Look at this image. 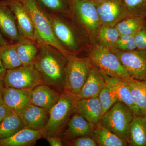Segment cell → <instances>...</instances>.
Wrapping results in <instances>:
<instances>
[{
	"mask_svg": "<svg viewBox=\"0 0 146 146\" xmlns=\"http://www.w3.org/2000/svg\"><path fill=\"white\" fill-rule=\"evenodd\" d=\"M39 52L34 62L45 83L61 94L66 91V69L68 58L52 46L37 44Z\"/></svg>",
	"mask_w": 146,
	"mask_h": 146,
	"instance_id": "obj_1",
	"label": "cell"
},
{
	"mask_svg": "<svg viewBox=\"0 0 146 146\" xmlns=\"http://www.w3.org/2000/svg\"><path fill=\"white\" fill-rule=\"evenodd\" d=\"M31 17L36 33V42L54 47L67 57L71 55L55 36L48 12L36 0H20Z\"/></svg>",
	"mask_w": 146,
	"mask_h": 146,
	"instance_id": "obj_2",
	"label": "cell"
},
{
	"mask_svg": "<svg viewBox=\"0 0 146 146\" xmlns=\"http://www.w3.org/2000/svg\"><path fill=\"white\" fill-rule=\"evenodd\" d=\"M74 95L67 91L61 93L60 98L50 111L46 125L42 130L43 137L56 136L61 133L63 127L76 112Z\"/></svg>",
	"mask_w": 146,
	"mask_h": 146,
	"instance_id": "obj_3",
	"label": "cell"
},
{
	"mask_svg": "<svg viewBox=\"0 0 146 146\" xmlns=\"http://www.w3.org/2000/svg\"><path fill=\"white\" fill-rule=\"evenodd\" d=\"M89 59L103 74L124 80L131 78L110 48L95 45L89 53Z\"/></svg>",
	"mask_w": 146,
	"mask_h": 146,
	"instance_id": "obj_4",
	"label": "cell"
},
{
	"mask_svg": "<svg viewBox=\"0 0 146 146\" xmlns=\"http://www.w3.org/2000/svg\"><path fill=\"white\" fill-rule=\"evenodd\" d=\"M133 112L126 105L117 101L103 115L100 124L127 143Z\"/></svg>",
	"mask_w": 146,
	"mask_h": 146,
	"instance_id": "obj_5",
	"label": "cell"
},
{
	"mask_svg": "<svg viewBox=\"0 0 146 146\" xmlns=\"http://www.w3.org/2000/svg\"><path fill=\"white\" fill-rule=\"evenodd\" d=\"M69 13L90 37L96 38L101 24L96 3L89 0H72Z\"/></svg>",
	"mask_w": 146,
	"mask_h": 146,
	"instance_id": "obj_6",
	"label": "cell"
},
{
	"mask_svg": "<svg viewBox=\"0 0 146 146\" xmlns=\"http://www.w3.org/2000/svg\"><path fill=\"white\" fill-rule=\"evenodd\" d=\"M3 80L6 87L29 91L45 83L34 64L7 70Z\"/></svg>",
	"mask_w": 146,
	"mask_h": 146,
	"instance_id": "obj_7",
	"label": "cell"
},
{
	"mask_svg": "<svg viewBox=\"0 0 146 146\" xmlns=\"http://www.w3.org/2000/svg\"><path fill=\"white\" fill-rule=\"evenodd\" d=\"M93 64L89 58H82L71 55L66 65V91L76 96L87 79Z\"/></svg>",
	"mask_w": 146,
	"mask_h": 146,
	"instance_id": "obj_8",
	"label": "cell"
},
{
	"mask_svg": "<svg viewBox=\"0 0 146 146\" xmlns=\"http://www.w3.org/2000/svg\"><path fill=\"white\" fill-rule=\"evenodd\" d=\"M111 49L131 78L146 81V50L136 49L125 51L113 48Z\"/></svg>",
	"mask_w": 146,
	"mask_h": 146,
	"instance_id": "obj_9",
	"label": "cell"
},
{
	"mask_svg": "<svg viewBox=\"0 0 146 146\" xmlns=\"http://www.w3.org/2000/svg\"><path fill=\"white\" fill-rule=\"evenodd\" d=\"M47 12L58 41L67 51L75 55L79 49L80 41L74 32L60 14Z\"/></svg>",
	"mask_w": 146,
	"mask_h": 146,
	"instance_id": "obj_10",
	"label": "cell"
},
{
	"mask_svg": "<svg viewBox=\"0 0 146 146\" xmlns=\"http://www.w3.org/2000/svg\"><path fill=\"white\" fill-rule=\"evenodd\" d=\"M96 3L101 25L115 27L123 19L132 16L123 0H106Z\"/></svg>",
	"mask_w": 146,
	"mask_h": 146,
	"instance_id": "obj_11",
	"label": "cell"
},
{
	"mask_svg": "<svg viewBox=\"0 0 146 146\" xmlns=\"http://www.w3.org/2000/svg\"><path fill=\"white\" fill-rule=\"evenodd\" d=\"M15 17L21 37L36 42V33L28 11L20 0H5Z\"/></svg>",
	"mask_w": 146,
	"mask_h": 146,
	"instance_id": "obj_12",
	"label": "cell"
},
{
	"mask_svg": "<svg viewBox=\"0 0 146 146\" xmlns=\"http://www.w3.org/2000/svg\"><path fill=\"white\" fill-rule=\"evenodd\" d=\"M0 30L11 43L24 39L20 35L15 15L5 0L0 1Z\"/></svg>",
	"mask_w": 146,
	"mask_h": 146,
	"instance_id": "obj_13",
	"label": "cell"
},
{
	"mask_svg": "<svg viewBox=\"0 0 146 146\" xmlns=\"http://www.w3.org/2000/svg\"><path fill=\"white\" fill-rule=\"evenodd\" d=\"M31 91L5 86L3 91V104L11 112L20 115L31 103Z\"/></svg>",
	"mask_w": 146,
	"mask_h": 146,
	"instance_id": "obj_14",
	"label": "cell"
},
{
	"mask_svg": "<svg viewBox=\"0 0 146 146\" xmlns=\"http://www.w3.org/2000/svg\"><path fill=\"white\" fill-rule=\"evenodd\" d=\"M49 114V110L31 104L19 116L25 128L42 131L48 123Z\"/></svg>",
	"mask_w": 146,
	"mask_h": 146,
	"instance_id": "obj_15",
	"label": "cell"
},
{
	"mask_svg": "<svg viewBox=\"0 0 146 146\" xmlns=\"http://www.w3.org/2000/svg\"><path fill=\"white\" fill-rule=\"evenodd\" d=\"M61 94L46 84L35 87L30 91L31 103L47 110H50L60 98Z\"/></svg>",
	"mask_w": 146,
	"mask_h": 146,
	"instance_id": "obj_16",
	"label": "cell"
},
{
	"mask_svg": "<svg viewBox=\"0 0 146 146\" xmlns=\"http://www.w3.org/2000/svg\"><path fill=\"white\" fill-rule=\"evenodd\" d=\"M76 112L81 115L94 127L100 123L102 110L98 98L76 100Z\"/></svg>",
	"mask_w": 146,
	"mask_h": 146,
	"instance_id": "obj_17",
	"label": "cell"
},
{
	"mask_svg": "<svg viewBox=\"0 0 146 146\" xmlns=\"http://www.w3.org/2000/svg\"><path fill=\"white\" fill-rule=\"evenodd\" d=\"M105 83L103 74L93 65L81 90L75 96L76 100L98 98Z\"/></svg>",
	"mask_w": 146,
	"mask_h": 146,
	"instance_id": "obj_18",
	"label": "cell"
},
{
	"mask_svg": "<svg viewBox=\"0 0 146 146\" xmlns=\"http://www.w3.org/2000/svg\"><path fill=\"white\" fill-rule=\"evenodd\" d=\"M105 82L113 84L115 86L117 93V101L123 103L129 108L134 115L141 116L138 108L135 105L127 80L108 76L103 74Z\"/></svg>",
	"mask_w": 146,
	"mask_h": 146,
	"instance_id": "obj_19",
	"label": "cell"
},
{
	"mask_svg": "<svg viewBox=\"0 0 146 146\" xmlns=\"http://www.w3.org/2000/svg\"><path fill=\"white\" fill-rule=\"evenodd\" d=\"M43 137L42 131L24 128L13 135L0 140V146H29Z\"/></svg>",
	"mask_w": 146,
	"mask_h": 146,
	"instance_id": "obj_20",
	"label": "cell"
},
{
	"mask_svg": "<svg viewBox=\"0 0 146 146\" xmlns=\"http://www.w3.org/2000/svg\"><path fill=\"white\" fill-rule=\"evenodd\" d=\"M94 128V126L76 112L69 120L64 135L67 138L74 139L93 133Z\"/></svg>",
	"mask_w": 146,
	"mask_h": 146,
	"instance_id": "obj_21",
	"label": "cell"
},
{
	"mask_svg": "<svg viewBox=\"0 0 146 146\" xmlns=\"http://www.w3.org/2000/svg\"><path fill=\"white\" fill-rule=\"evenodd\" d=\"M127 144L132 146H146V115L133 116Z\"/></svg>",
	"mask_w": 146,
	"mask_h": 146,
	"instance_id": "obj_22",
	"label": "cell"
},
{
	"mask_svg": "<svg viewBox=\"0 0 146 146\" xmlns=\"http://www.w3.org/2000/svg\"><path fill=\"white\" fill-rule=\"evenodd\" d=\"M93 130L94 139L98 145L101 146H125L126 141L122 139L100 123L96 126Z\"/></svg>",
	"mask_w": 146,
	"mask_h": 146,
	"instance_id": "obj_23",
	"label": "cell"
},
{
	"mask_svg": "<svg viewBox=\"0 0 146 146\" xmlns=\"http://www.w3.org/2000/svg\"><path fill=\"white\" fill-rule=\"evenodd\" d=\"M15 44L22 65L34 64L39 52V47L37 43L29 39H23Z\"/></svg>",
	"mask_w": 146,
	"mask_h": 146,
	"instance_id": "obj_24",
	"label": "cell"
},
{
	"mask_svg": "<svg viewBox=\"0 0 146 146\" xmlns=\"http://www.w3.org/2000/svg\"><path fill=\"white\" fill-rule=\"evenodd\" d=\"M127 82L135 105L141 115H146V81L131 78Z\"/></svg>",
	"mask_w": 146,
	"mask_h": 146,
	"instance_id": "obj_25",
	"label": "cell"
},
{
	"mask_svg": "<svg viewBox=\"0 0 146 146\" xmlns=\"http://www.w3.org/2000/svg\"><path fill=\"white\" fill-rule=\"evenodd\" d=\"M145 16H131L123 19L115 26L122 35H131L139 31L146 25Z\"/></svg>",
	"mask_w": 146,
	"mask_h": 146,
	"instance_id": "obj_26",
	"label": "cell"
},
{
	"mask_svg": "<svg viewBox=\"0 0 146 146\" xmlns=\"http://www.w3.org/2000/svg\"><path fill=\"white\" fill-rule=\"evenodd\" d=\"M0 58L7 70L15 69L22 66L18 57L15 44L9 42L0 45Z\"/></svg>",
	"mask_w": 146,
	"mask_h": 146,
	"instance_id": "obj_27",
	"label": "cell"
},
{
	"mask_svg": "<svg viewBox=\"0 0 146 146\" xmlns=\"http://www.w3.org/2000/svg\"><path fill=\"white\" fill-rule=\"evenodd\" d=\"M24 128L20 116L12 113L0 123V140L10 137Z\"/></svg>",
	"mask_w": 146,
	"mask_h": 146,
	"instance_id": "obj_28",
	"label": "cell"
},
{
	"mask_svg": "<svg viewBox=\"0 0 146 146\" xmlns=\"http://www.w3.org/2000/svg\"><path fill=\"white\" fill-rule=\"evenodd\" d=\"M120 36L115 27L101 25L97 33L96 38L99 44L107 48H114Z\"/></svg>",
	"mask_w": 146,
	"mask_h": 146,
	"instance_id": "obj_29",
	"label": "cell"
},
{
	"mask_svg": "<svg viewBox=\"0 0 146 146\" xmlns=\"http://www.w3.org/2000/svg\"><path fill=\"white\" fill-rule=\"evenodd\" d=\"M105 82L98 97L102 106L103 115L117 102L115 86L111 84Z\"/></svg>",
	"mask_w": 146,
	"mask_h": 146,
	"instance_id": "obj_30",
	"label": "cell"
},
{
	"mask_svg": "<svg viewBox=\"0 0 146 146\" xmlns=\"http://www.w3.org/2000/svg\"><path fill=\"white\" fill-rule=\"evenodd\" d=\"M47 11L62 15H69V0H36Z\"/></svg>",
	"mask_w": 146,
	"mask_h": 146,
	"instance_id": "obj_31",
	"label": "cell"
},
{
	"mask_svg": "<svg viewBox=\"0 0 146 146\" xmlns=\"http://www.w3.org/2000/svg\"><path fill=\"white\" fill-rule=\"evenodd\" d=\"M123 1L127 9L131 15L146 17V0Z\"/></svg>",
	"mask_w": 146,
	"mask_h": 146,
	"instance_id": "obj_32",
	"label": "cell"
},
{
	"mask_svg": "<svg viewBox=\"0 0 146 146\" xmlns=\"http://www.w3.org/2000/svg\"><path fill=\"white\" fill-rule=\"evenodd\" d=\"M134 41L137 49L146 50V25L136 33Z\"/></svg>",
	"mask_w": 146,
	"mask_h": 146,
	"instance_id": "obj_33",
	"label": "cell"
},
{
	"mask_svg": "<svg viewBox=\"0 0 146 146\" xmlns=\"http://www.w3.org/2000/svg\"><path fill=\"white\" fill-rule=\"evenodd\" d=\"M72 145L74 146H98L95 139L86 136H80L72 139Z\"/></svg>",
	"mask_w": 146,
	"mask_h": 146,
	"instance_id": "obj_34",
	"label": "cell"
},
{
	"mask_svg": "<svg viewBox=\"0 0 146 146\" xmlns=\"http://www.w3.org/2000/svg\"><path fill=\"white\" fill-rule=\"evenodd\" d=\"M134 37L135 36L125 44L119 46L115 48L120 50L125 51L133 50L137 49L135 41H134Z\"/></svg>",
	"mask_w": 146,
	"mask_h": 146,
	"instance_id": "obj_35",
	"label": "cell"
},
{
	"mask_svg": "<svg viewBox=\"0 0 146 146\" xmlns=\"http://www.w3.org/2000/svg\"><path fill=\"white\" fill-rule=\"evenodd\" d=\"M51 146H63L62 140L59 137L56 136H48L45 137Z\"/></svg>",
	"mask_w": 146,
	"mask_h": 146,
	"instance_id": "obj_36",
	"label": "cell"
},
{
	"mask_svg": "<svg viewBox=\"0 0 146 146\" xmlns=\"http://www.w3.org/2000/svg\"><path fill=\"white\" fill-rule=\"evenodd\" d=\"M12 112L4 104L0 105V123Z\"/></svg>",
	"mask_w": 146,
	"mask_h": 146,
	"instance_id": "obj_37",
	"label": "cell"
},
{
	"mask_svg": "<svg viewBox=\"0 0 146 146\" xmlns=\"http://www.w3.org/2000/svg\"><path fill=\"white\" fill-rule=\"evenodd\" d=\"M5 87L3 79H0V105L3 104V95L4 89Z\"/></svg>",
	"mask_w": 146,
	"mask_h": 146,
	"instance_id": "obj_38",
	"label": "cell"
},
{
	"mask_svg": "<svg viewBox=\"0 0 146 146\" xmlns=\"http://www.w3.org/2000/svg\"><path fill=\"white\" fill-rule=\"evenodd\" d=\"M7 70L3 65L1 60L0 58V79H3Z\"/></svg>",
	"mask_w": 146,
	"mask_h": 146,
	"instance_id": "obj_39",
	"label": "cell"
},
{
	"mask_svg": "<svg viewBox=\"0 0 146 146\" xmlns=\"http://www.w3.org/2000/svg\"><path fill=\"white\" fill-rule=\"evenodd\" d=\"M9 42L7 41L0 32V45L6 44Z\"/></svg>",
	"mask_w": 146,
	"mask_h": 146,
	"instance_id": "obj_40",
	"label": "cell"
},
{
	"mask_svg": "<svg viewBox=\"0 0 146 146\" xmlns=\"http://www.w3.org/2000/svg\"><path fill=\"white\" fill-rule=\"evenodd\" d=\"M89 1H91L97 3L103 1H106V0H89Z\"/></svg>",
	"mask_w": 146,
	"mask_h": 146,
	"instance_id": "obj_41",
	"label": "cell"
},
{
	"mask_svg": "<svg viewBox=\"0 0 146 146\" xmlns=\"http://www.w3.org/2000/svg\"></svg>",
	"mask_w": 146,
	"mask_h": 146,
	"instance_id": "obj_42",
	"label": "cell"
}]
</instances>
